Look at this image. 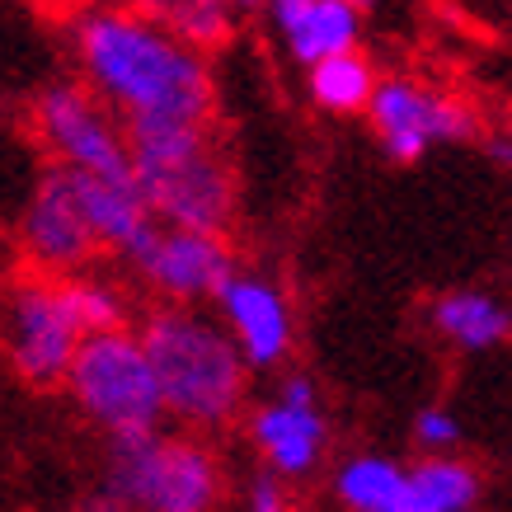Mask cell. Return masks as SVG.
Segmentation results:
<instances>
[{
  "mask_svg": "<svg viewBox=\"0 0 512 512\" xmlns=\"http://www.w3.org/2000/svg\"><path fill=\"white\" fill-rule=\"evenodd\" d=\"M489 156H494L498 165H512V141H489Z\"/></svg>",
  "mask_w": 512,
  "mask_h": 512,
  "instance_id": "obj_22",
  "label": "cell"
},
{
  "mask_svg": "<svg viewBox=\"0 0 512 512\" xmlns=\"http://www.w3.org/2000/svg\"><path fill=\"white\" fill-rule=\"evenodd\" d=\"M367 113L395 165H414L437 141H466L475 132L470 109H461L447 94L423 90L419 80H376Z\"/></svg>",
  "mask_w": 512,
  "mask_h": 512,
  "instance_id": "obj_10",
  "label": "cell"
},
{
  "mask_svg": "<svg viewBox=\"0 0 512 512\" xmlns=\"http://www.w3.org/2000/svg\"><path fill=\"white\" fill-rule=\"evenodd\" d=\"M306 71H311V99L325 113H367L376 94V71L367 57H357V47L320 57Z\"/></svg>",
  "mask_w": 512,
  "mask_h": 512,
  "instance_id": "obj_17",
  "label": "cell"
},
{
  "mask_svg": "<svg viewBox=\"0 0 512 512\" xmlns=\"http://www.w3.org/2000/svg\"><path fill=\"white\" fill-rule=\"evenodd\" d=\"M433 325L456 348H470V353H484V348L512 339V311L484 292H447L433 306Z\"/></svg>",
  "mask_w": 512,
  "mask_h": 512,
  "instance_id": "obj_14",
  "label": "cell"
},
{
  "mask_svg": "<svg viewBox=\"0 0 512 512\" xmlns=\"http://www.w3.org/2000/svg\"><path fill=\"white\" fill-rule=\"evenodd\" d=\"M235 5H240V10H259L264 0H235Z\"/></svg>",
  "mask_w": 512,
  "mask_h": 512,
  "instance_id": "obj_23",
  "label": "cell"
},
{
  "mask_svg": "<svg viewBox=\"0 0 512 512\" xmlns=\"http://www.w3.org/2000/svg\"><path fill=\"white\" fill-rule=\"evenodd\" d=\"M245 508H254V512H282L287 508V484H282L278 470L264 466L254 480L245 484Z\"/></svg>",
  "mask_w": 512,
  "mask_h": 512,
  "instance_id": "obj_21",
  "label": "cell"
},
{
  "mask_svg": "<svg viewBox=\"0 0 512 512\" xmlns=\"http://www.w3.org/2000/svg\"><path fill=\"white\" fill-rule=\"evenodd\" d=\"M19 240H24L29 264L43 273H80L94 254H104L90 217H85L76 179L57 160L33 184V198L24 207V221H19Z\"/></svg>",
  "mask_w": 512,
  "mask_h": 512,
  "instance_id": "obj_9",
  "label": "cell"
},
{
  "mask_svg": "<svg viewBox=\"0 0 512 512\" xmlns=\"http://www.w3.org/2000/svg\"><path fill=\"white\" fill-rule=\"evenodd\" d=\"M334 494L353 512H409V470L390 456H353L334 475Z\"/></svg>",
  "mask_w": 512,
  "mask_h": 512,
  "instance_id": "obj_15",
  "label": "cell"
},
{
  "mask_svg": "<svg viewBox=\"0 0 512 512\" xmlns=\"http://www.w3.org/2000/svg\"><path fill=\"white\" fill-rule=\"evenodd\" d=\"M137 5L202 52H217L231 43L235 10H240L235 0H137Z\"/></svg>",
  "mask_w": 512,
  "mask_h": 512,
  "instance_id": "obj_18",
  "label": "cell"
},
{
  "mask_svg": "<svg viewBox=\"0 0 512 512\" xmlns=\"http://www.w3.org/2000/svg\"><path fill=\"white\" fill-rule=\"evenodd\" d=\"M212 306H217L221 325L231 329V339L240 343V353H245L254 372L278 367L282 357L292 353V306L264 273H240L235 268Z\"/></svg>",
  "mask_w": 512,
  "mask_h": 512,
  "instance_id": "obj_12",
  "label": "cell"
},
{
  "mask_svg": "<svg viewBox=\"0 0 512 512\" xmlns=\"http://www.w3.org/2000/svg\"><path fill=\"white\" fill-rule=\"evenodd\" d=\"M480 498V480L466 461L433 451L423 466L409 470V512H466Z\"/></svg>",
  "mask_w": 512,
  "mask_h": 512,
  "instance_id": "obj_16",
  "label": "cell"
},
{
  "mask_svg": "<svg viewBox=\"0 0 512 512\" xmlns=\"http://www.w3.org/2000/svg\"><path fill=\"white\" fill-rule=\"evenodd\" d=\"M118 259L132 268V278L156 301H174V306L217 301V292L235 273V254L226 245V231H193V226H170L160 217Z\"/></svg>",
  "mask_w": 512,
  "mask_h": 512,
  "instance_id": "obj_8",
  "label": "cell"
},
{
  "mask_svg": "<svg viewBox=\"0 0 512 512\" xmlns=\"http://www.w3.org/2000/svg\"><path fill=\"white\" fill-rule=\"evenodd\" d=\"M62 386L104 437L146 433V428H160L170 419L151 353H146L141 334H132L127 325L85 334Z\"/></svg>",
  "mask_w": 512,
  "mask_h": 512,
  "instance_id": "obj_5",
  "label": "cell"
},
{
  "mask_svg": "<svg viewBox=\"0 0 512 512\" xmlns=\"http://www.w3.org/2000/svg\"><path fill=\"white\" fill-rule=\"evenodd\" d=\"M80 80L109 104L123 127L212 123L217 90L207 52L184 43L137 0L94 5L71 29Z\"/></svg>",
  "mask_w": 512,
  "mask_h": 512,
  "instance_id": "obj_1",
  "label": "cell"
},
{
  "mask_svg": "<svg viewBox=\"0 0 512 512\" xmlns=\"http://www.w3.org/2000/svg\"><path fill=\"white\" fill-rule=\"evenodd\" d=\"M33 127L47 156L80 174H104V179H137L132 165V141L123 118L85 85V80H52L33 99Z\"/></svg>",
  "mask_w": 512,
  "mask_h": 512,
  "instance_id": "obj_7",
  "label": "cell"
},
{
  "mask_svg": "<svg viewBox=\"0 0 512 512\" xmlns=\"http://www.w3.org/2000/svg\"><path fill=\"white\" fill-rule=\"evenodd\" d=\"M29 5H62V0H29Z\"/></svg>",
  "mask_w": 512,
  "mask_h": 512,
  "instance_id": "obj_25",
  "label": "cell"
},
{
  "mask_svg": "<svg viewBox=\"0 0 512 512\" xmlns=\"http://www.w3.org/2000/svg\"><path fill=\"white\" fill-rule=\"evenodd\" d=\"M132 165L151 212L170 226L226 231L235 217V170L221 156L212 123L127 127Z\"/></svg>",
  "mask_w": 512,
  "mask_h": 512,
  "instance_id": "obj_3",
  "label": "cell"
},
{
  "mask_svg": "<svg viewBox=\"0 0 512 512\" xmlns=\"http://www.w3.org/2000/svg\"><path fill=\"white\" fill-rule=\"evenodd\" d=\"M353 5H357V10H372V5H376V0H353Z\"/></svg>",
  "mask_w": 512,
  "mask_h": 512,
  "instance_id": "obj_24",
  "label": "cell"
},
{
  "mask_svg": "<svg viewBox=\"0 0 512 512\" xmlns=\"http://www.w3.org/2000/svg\"><path fill=\"white\" fill-rule=\"evenodd\" d=\"M85 329L66 306L62 278L57 273H24V278L0 287V348L10 357L19 381L38 390L62 386L71 372Z\"/></svg>",
  "mask_w": 512,
  "mask_h": 512,
  "instance_id": "obj_6",
  "label": "cell"
},
{
  "mask_svg": "<svg viewBox=\"0 0 512 512\" xmlns=\"http://www.w3.org/2000/svg\"><path fill=\"white\" fill-rule=\"evenodd\" d=\"M226 494L217 451L198 437L160 428L109 437L104 489L90 508H141V512H207Z\"/></svg>",
  "mask_w": 512,
  "mask_h": 512,
  "instance_id": "obj_4",
  "label": "cell"
},
{
  "mask_svg": "<svg viewBox=\"0 0 512 512\" xmlns=\"http://www.w3.org/2000/svg\"><path fill=\"white\" fill-rule=\"evenodd\" d=\"M249 437L254 447L264 456L268 470H278L282 480H301L320 466L325 456V442H329V428H325V414L315 404V386L306 376H287L278 390V400L254 409L249 419Z\"/></svg>",
  "mask_w": 512,
  "mask_h": 512,
  "instance_id": "obj_11",
  "label": "cell"
},
{
  "mask_svg": "<svg viewBox=\"0 0 512 512\" xmlns=\"http://www.w3.org/2000/svg\"><path fill=\"white\" fill-rule=\"evenodd\" d=\"M66 292V306L76 315V325L85 334L99 329H123L127 325V296L104 278H85V273H57Z\"/></svg>",
  "mask_w": 512,
  "mask_h": 512,
  "instance_id": "obj_19",
  "label": "cell"
},
{
  "mask_svg": "<svg viewBox=\"0 0 512 512\" xmlns=\"http://www.w3.org/2000/svg\"><path fill=\"white\" fill-rule=\"evenodd\" d=\"M278 38L301 66L348 52L362 38V10L353 0H264Z\"/></svg>",
  "mask_w": 512,
  "mask_h": 512,
  "instance_id": "obj_13",
  "label": "cell"
},
{
  "mask_svg": "<svg viewBox=\"0 0 512 512\" xmlns=\"http://www.w3.org/2000/svg\"><path fill=\"white\" fill-rule=\"evenodd\" d=\"M414 437H419V447L428 451H451L461 442V423L451 409L433 404V409H419V419H414Z\"/></svg>",
  "mask_w": 512,
  "mask_h": 512,
  "instance_id": "obj_20",
  "label": "cell"
},
{
  "mask_svg": "<svg viewBox=\"0 0 512 512\" xmlns=\"http://www.w3.org/2000/svg\"><path fill=\"white\" fill-rule=\"evenodd\" d=\"M141 343L151 353L160 395H165V414L184 428L212 433L240 414L249 390V367L240 343L217 315L202 306H174L160 301L156 311L141 320Z\"/></svg>",
  "mask_w": 512,
  "mask_h": 512,
  "instance_id": "obj_2",
  "label": "cell"
}]
</instances>
